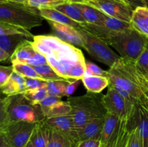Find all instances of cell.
Returning a JSON list of instances; mask_svg holds the SVG:
<instances>
[{
    "label": "cell",
    "mask_w": 148,
    "mask_h": 147,
    "mask_svg": "<svg viewBox=\"0 0 148 147\" xmlns=\"http://www.w3.org/2000/svg\"><path fill=\"white\" fill-rule=\"evenodd\" d=\"M103 95L88 92L78 97H69L67 102L71 106L69 115L78 130L90 120L102 118L107 111L103 103Z\"/></svg>",
    "instance_id": "obj_1"
},
{
    "label": "cell",
    "mask_w": 148,
    "mask_h": 147,
    "mask_svg": "<svg viewBox=\"0 0 148 147\" xmlns=\"http://www.w3.org/2000/svg\"><path fill=\"white\" fill-rule=\"evenodd\" d=\"M105 41L121 58L136 61L148 43V37L132 27L121 31H113Z\"/></svg>",
    "instance_id": "obj_2"
},
{
    "label": "cell",
    "mask_w": 148,
    "mask_h": 147,
    "mask_svg": "<svg viewBox=\"0 0 148 147\" xmlns=\"http://www.w3.org/2000/svg\"><path fill=\"white\" fill-rule=\"evenodd\" d=\"M43 18L39 10L26 4L6 2L0 3V22L23 27L30 31L33 27L42 24Z\"/></svg>",
    "instance_id": "obj_3"
},
{
    "label": "cell",
    "mask_w": 148,
    "mask_h": 147,
    "mask_svg": "<svg viewBox=\"0 0 148 147\" xmlns=\"http://www.w3.org/2000/svg\"><path fill=\"white\" fill-rule=\"evenodd\" d=\"M32 43L35 50L46 58L56 61L84 60L80 49L63 41L55 35H36Z\"/></svg>",
    "instance_id": "obj_4"
},
{
    "label": "cell",
    "mask_w": 148,
    "mask_h": 147,
    "mask_svg": "<svg viewBox=\"0 0 148 147\" xmlns=\"http://www.w3.org/2000/svg\"><path fill=\"white\" fill-rule=\"evenodd\" d=\"M45 119L39 105L30 102L23 94L10 96L8 122H38Z\"/></svg>",
    "instance_id": "obj_5"
},
{
    "label": "cell",
    "mask_w": 148,
    "mask_h": 147,
    "mask_svg": "<svg viewBox=\"0 0 148 147\" xmlns=\"http://www.w3.org/2000/svg\"><path fill=\"white\" fill-rule=\"evenodd\" d=\"M77 31L82 38L83 48L91 57L110 68L115 66L121 56L116 53L105 41L82 27L77 29Z\"/></svg>",
    "instance_id": "obj_6"
},
{
    "label": "cell",
    "mask_w": 148,
    "mask_h": 147,
    "mask_svg": "<svg viewBox=\"0 0 148 147\" xmlns=\"http://www.w3.org/2000/svg\"><path fill=\"white\" fill-rule=\"evenodd\" d=\"M36 122L18 121L10 122L0 136L3 147H25L30 141Z\"/></svg>",
    "instance_id": "obj_7"
},
{
    "label": "cell",
    "mask_w": 148,
    "mask_h": 147,
    "mask_svg": "<svg viewBox=\"0 0 148 147\" xmlns=\"http://www.w3.org/2000/svg\"><path fill=\"white\" fill-rule=\"evenodd\" d=\"M85 4L101 10L110 17L131 23L134 10L130 1L116 0H95L87 1Z\"/></svg>",
    "instance_id": "obj_8"
},
{
    "label": "cell",
    "mask_w": 148,
    "mask_h": 147,
    "mask_svg": "<svg viewBox=\"0 0 148 147\" xmlns=\"http://www.w3.org/2000/svg\"><path fill=\"white\" fill-rule=\"evenodd\" d=\"M46 125L52 130L57 131L67 136L75 144L77 145L78 129L75 126L69 114L60 116L51 117L44 119Z\"/></svg>",
    "instance_id": "obj_9"
},
{
    "label": "cell",
    "mask_w": 148,
    "mask_h": 147,
    "mask_svg": "<svg viewBox=\"0 0 148 147\" xmlns=\"http://www.w3.org/2000/svg\"><path fill=\"white\" fill-rule=\"evenodd\" d=\"M102 99L107 112L116 115L120 119L127 117V108L124 98L110 84L106 94L103 95Z\"/></svg>",
    "instance_id": "obj_10"
},
{
    "label": "cell",
    "mask_w": 148,
    "mask_h": 147,
    "mask_svg": "<svg viewBox=\"0 0 148 147\" xmlns=\"http://www.w3.org/2000/svg\"><path fill=\"white\" fill-rule=\"evenodd\" d=\"M45 118L60 116L69 114L71 106L69 102H64L60 97L49 95L39 103Z\"/></svg>",
    "instance_id": "obj_11"
},
{
    "label": "cell",
    "mask_w": 148,
    "mask_h": 147,
    "mask_svg": "<svg viewBox=\"0 0 148 147\" xmlns=\"http://www.w3.org/2000/svg\"><path fill=\"white\" fill-rule=\"evenodd\" d=\"M48 22L50 24L55 36L75 47L83 48V43L78 33L77 29H75L72 26L55 22Z\"/></svg>",
    "instance_id": "obj_12"
},
{
    "label": "cell",
    "mask_w": 148,
    "mask_h": 147,
    "mask_svg": "<svg viewBox=\"0 0 148 147\" xmlns=\"http://www.w3.org/2000/svg\"><path fill=\"white\" fill-rule=\"evenodd\" d=\"M130 133L127 117L121 118L111 138L105 144H101V147H126Z\"/></svg>",
    "instance_id": "obj_13"
},
{
    "label": "cell",
    "mask_w": 148,
    "mask_h": 147,
    "mask_svg": "<svg viewBox=\"0 0 148 147\" xmlns=\"http://www.w3.org/2000/svg\"><path fill=\"white\" fill-rule=\"evenodd\" d=\"M104 118L90 120L78 130V142L87 140H101Z\"/></svg>",
    "instance_id": "obj_14"
},
{
    "label": "cell",
    "mask_w": 148,
    "mask_h": 147,
    "mask_svg": "<svg viewBox=\"0 0 148 147\" xmlns=\"http://www.w3.org/2000/svg\"><path fill=\"white\" fill-rule=\"evenodd\" d=\"M25 91V77L14 71L9 80L0 88V92L6 96L23 94Z\"/></svg>",
    "instance_id": "obj_15"
},
{
    "label": "cell",
    "mask_w": 148,
    "mask_h": 147,
    "mask_svg": "<svg viewBox=\"0 0 148 147\" xmlns=\"http://www.w3.org/2000/svg\"><path fill=\"white\" fill-rule=\"evenodd\" d=\"M29 38L30 37L23 34L3 35H0V47L11 56L16 48Z\"/></svg>",
    "instance_id": "obj_16"
},
{
    "label": "cell",
    "mask_w": 148,
    "mask_h": 147,
    "mask_svg": "<svg viewBox=\"0 0 148 147\" xmlns=\"http://www.w3.org/2000/svg\"><path fill=\"white\" fill-rule=\"evenodd\" d=\"M39 12L41 17L48 21L55 22L72 26L75 29H79L81 27L80 24L74 21L73 20L56 10V9H42V10H39Z\"/></svg>",
    "instance_id": "obj_17"
},
{
    "label": "cell",
    "mask_w": 148,
    "mask_h": 147,
    "mask_svg": "<svg viewBox=\"0 0 148 147\" xmlns=\"http://www.w3.org/2000/svg\"><path fill=\"white\" fill-rule=\"evenodd\" d=\"M82 12L87 23L102 26L106 14L101 10L86 4L74 3Z\"/></svg>",
    "instance_id": "obj_18"
},
{
    "label": "cell",
    "mask_w": 148,
    "mask_h": 147,
    "mask_svg": "<svg viewBox=\"0 0 148 147\" xmlns=\"http://www.w3.org/2000/svg\"><path fill=\"white\" fill-rule=\"evenodd\" d=\"M49 136V128L44 120L36 122L30 141L36 147H46Z\"/></svg>",
    "instance_id": "obj_19"
},
{
    "label": "cell",
    "mask_w": 148,
    "mask_h": 147,
    "mask_svg": "<svg viewBox=\"0 0 148 147\" xmlns=\"http://www.w3.org/2000/svg\"><path fill=\"white\" fill-rule=\"evenodd\" d=\"M33 46L32 41L29 40H26L24 43L18 46L14 50V53L10 56V61L12 63H25L28 59L33 57L36 53Z\"/></svg>",
    "instance_id": "obj_20"
},
{
    "label": "cell",
    "mask_w": 148,
    "mask_h": 147,
    "mask_svg": "<svg viewBox=\"0 0 148 147\" xmlns=\"http://www.w3.org/2000/svg\"><path fill=\"white\" fill-rule=\"evenodd\" d=\"M82 81L85 87L88 90V92L90 93H101L109 85V80L106 76L85 74Z\"/></svg>",
    "instance_id": "obj_21"
},
{
    "label": "cell",
    "mask_w": 148,
    "mask_h": 147,
    "mask_svg": "<svg viewBox=\"0 0 148 147\" xmlns=\"http://www.w3.org/2000/svg\"><path fill=\"white\" fill-rule=\"evenodd\" d=\"M119 120L120 118L118 116L110 112H107L104 117L103 125L101 136V144H105L111 138L118 126Z\"/></svg>",
    "instance_id": "obj_22"
},
{
    "label": "cell",
    "mask_w": 148,
    "mask_h": 147,
    "mask_svg": "<svg viewBox=\"0 0 148 147\" xmlns=\"http://www.w3.org/2000/svg\"><path fill=\"white\" fill-rule=\"evenodd\" d=\"M54 9L64 14L68 17L73 20L74 21L77 22L79 24L86 22V20L84 18L82 12L74 3L69 2L67 1L63 4H60V5L57 6Z\"/></svg>",
    "instance_id": "obj_23"
},
{
    "label": "cell",
    "mask_w": 148,
    "mask_h": 147,
    "mask_svg": "<svg viewBox=\"0 0 148 147\" xmlns=\"http://www.w3.org/2000/svg\"><path fill=\"white\" fill-rule=\"evenodd\" d=\"M49 127V126H48ZM67 136L49 128V136L46 147H76Z\"/></svg>",
    "instance_id": "obj_24"
},
{
    "label": "cell",
    "mask_w": 148,
    "mask_h": 147,
    "mask_svg": "<svg viewBox=\"0 0 148 147\" xmlns=\"http://www.w3.org/2000/svg\"><path fill=\"white\" fill-rule=\"evenodd\" d=\"M137 127L143 147H148V116L144 110L138 105Z\"/></svg>",
    "instance_id": "obj_25"
},
{
    "label": "cell",
    "mask_w": 148,
    "mask_h": 147,
    "mask_svg": "<svg viewBox=\"0 0 148 147\" xmlns=\"http://www.w3.org/2000/svg\"><path fill=\"white\" fill-rule=\"evenodd\" d=\"M70 82L66 80H54L47 82V89L49 95L56 97L67 96L66 90Z\"/></svg>",
    "instance_id": "obj_26"
},
{
    "label": "cell",
    "mask_w": 148,
    "mask_h": 147,
    "mask_svg": "<svg viewBox=\"0 0 148 147\" xmlns=\"http://www.w3.org/2000/svg\"><path fill=\"white\" fill-rule=\"evenodd\" d=\"M33 67L36 71V72L40 75V77L46 82L54 80H65L59 75H58V74L53 70V68L49 63L33 66Z\"/></svg>",
    "instance_id": "obj_27"
},
{
    "label": "cell",
    "mask_w": 148,
    "mask_h": 147,
    "mask_svg": "<svg viewBox=\"0 0 148 147\" xmlns=\"http://www.w3.org/2000/svg\"><path fill=\"white\" fill-rule=\"evenodd\" d=\"M23 95L33 104L39 105V103L49 95L47 84L37 89L25 91Z\"/></svg>",
    "instance_id": "obj_28"
},
{
    "label": "cell",
    "mask_w": 148,
    "mask_h": 147,
    "mask_svg": "<svg viewBox=\"0 0 148 147\" xmlns=\"http://www.w3.org/2000/svg\"><path fill=\"white\" fill-rule=\"evenodd\" d=\"M102 26H104L111 31H121V30H126V29H129L132 27L131 23L110 17L107 14L105 15V18H104V21Z\"/></svg>",
    "instance_id": "obj_29"
},
{
    "label": "cell",
    "mask_w": 148,
    "mask_h": 147,
    "mask_svg": "<svg viewBox=\"0 0 148 147\" xmlns=\"http://www.w3.org/2000/svg\"><path fill=\"white\" fill-rule=\"evenodd\" d=\"M10 103V96L0 98V136L8 125V106Z\"/></svg>",
    "instance_id": "obj_30"
},
{
    "label": "cell",
    "mask_w": 148,
    "mask_h": 147,
    "mask_svg": "<svg viewBox=\"0 0 148 147\" xmlns=\"http://www.w3.org/2000/svg\"><path fill=\"white\" fill-rule=\"evenodd\" d=\"M13 70L14 72L19 74L24 77L28 78H38L42 79L40 75L36 72V71L33 69V67L30 65L24 63H12Z\"/></svg>",
    "instance_id": "obj_31"
},
{
    "label": "cell",
    "mask_w": 148,
    "mask_h": 147,
    "mask_svg": "<svg viewBox=\"0 0 148 147\" xmlns=\"http://www.w3.org/2000/svg\"><path fill=\"white\" fill-rule=\"evenodd\" d=\"M66 1L67 0H27L26 4L38 10L54 9Z\"/></svg>",
    "instance_id": "obj_32"
},
{
    "label": "cell",
    "mask_w": 148,
    "mask_h": 147,
    "mask_svg": "<svg viewBox=\"0 0 148 147\" xmlns=\"http://www.w3.org/2000/svg\"><path fill=\"white\" fill-rule=\"evenodd\" d=\"M10 34H23L32 38L34 37L29 30H25L23 27L0 22V35Z\"/></svg>",
    "instance_id": "obj_33"
},
{
    "label": "cell",
    "mask_w": 148,
    "mask_h": 147,
    "mask_svg": "<svg viewBox=\"0 0 148 147\" xmlns=\"http://www.w3.org/2000/svg\"><path fill=\"white\" fill-rule=\"evenodd\" d=\"M131 24L133 28L148 37V26L140 13L135 10H134L132 16Z\"/></svg>",
    "instance_id": "obj_34"
},
{
    "label": "cell",
    "mask_w": 148,
    "mask_h": 147,
    "mask_svg": "<svg viewBox=\"0 0 148 147\" xmlns=\"http://www.w3.org/2000/svg\"><path fill=\"white\" fill-rule=\"evenodd\" d=\"M134 63L142 74H148V43Z\"/></svg>",
    "instance_id": "obj_35"
},
{
    "label": "cell",
    "mask_w": 148,
    "mask_h": 147,
    "mask_svg": "<svg viewBox=\"0 0 148 147\" xmlns=\"http://www.w3.org/2000/svg\"><path fill=\"white\" fill-rule=\"evenodd\" d=\"M126 147H143L137 126L130 131Z\"/></svg>",
    "instance_id": "obj_36"
},
{
    "label": "cell",
    "mask_w": 148,
    "mask_h": 147,
    "mask_svg": "<svg viewBox=\"0 0 148 147\" xmlns=\"http://www.w3.org/2000/svg\"><path fill=\"white\" fill-rule=\"evenodd\" d=\"M47 84V82L43 79H38V78H28L25 77V89L32 90L37 89Z\"/></svg>",
    "instance_id": "obj_37"
},
{
    "label": "cell",
    "mask_w": 148,
    "mask_h": 147,
    "mask_svg": "<svg viewBox=\"0 0 148 147\" xmlns=\"http://www.w3.org/2000/svg\"><path fill=\"white\" fill-rule=\"evenodd\" d=\"M85 74L92 75V76H106V71L101 69L95 63L88 62L86 63V70Z\"/></svg>",
    "instance_id": "obj_38"
},
{
    "label": "cell",
    "mask_w": 148,
    "mask_h": 147,
    "mask_svg": "<svg viewBox=\"0 0 148 147\" xmlns=\"http://www.w3.org/2000/svg\"><path fill=\"white\" fill-rule=\"evenodd\" d=\"M13 71L12 66H4L0 65V88L9 80Z\"/></svg>",
    "instance_id": "obj_39"
},
{
    "label": "cell",
    "mask_w": 148,
    "mask_h": 147,
    "mask_svg": "<svg viewBox=\"0 0 148 147\" xmlns=\"http://www.w3.org/2000/svg\"><path fill=\"white\" fill-rule=\"evenodd\" d=\"M25 63H27V64L30 65L32 66H39V65L46 64V63H48V61L46 56H43L41 53H38V52H36V54L33 57L30 58V59H28Z\"/></svg>",
    "instance_id": "obj_40"
},
{
    "label": "cell",
    "mask_w": 148,
    "mask_h": 147,
    "mask_svg": "<svg viewBox=\"0 0 148 147\" xmlns=\"http://www.w3.org/2000/svg\"><path fill=\"white\" fill-rule=\"evenodd\" d=\"M101 140H87L80 141L77 144L76 147H101Z\"/></svg>",
    "instance_id": "obj_41"
},
{
    "label": "cell",
    "mask_w": 148,
    "mask_h": 147,
    "mask_svg": "<svg viewBox=\"0 0 148 147\" xmlns=\"http://www.w3.org/2000/svg\"><path fill=\"white\" fill-rule=\"evenodd\" d=\"M137 103H138V105L144 110V111L145 112V113L147 114L148 116V99L143 95L142 92L141 94H140V97L137 99Z\"/></svg>",
    "instance_id": "obj_42"
},
{
    "label": "cell",
    "mask_w": 148,
    "mask_h": 147,
    "mask_svg": "<svg viewBox=\"0 0 148 147\" xmlns=\"http://www.w3.org/2000/svg\"><path fill=\"white\" fill-rule=\"evenodd\" d=\"M134 10H137L140 13V15L143 17L145 22V23L148 26V8L145 7V6H138Z\"/></svg>",
    "instance_id": "obj_43"
},
{
    "label": "cell",
    "mask_w": 148,
    "mask_h": 147,
    "mask_svg": "<svg viewBox=\"0 0 148 147\" xmlns=\"http://www.w3.org/2000/svg\"><path fill=\"white\" fill-rule=\"evenodd\" d=\"M78 82H79V81H75V82H70V83L69 84V85H68L67 86V90H66L67 97L70 96V95L75 92V90L77 89V87L78 86Z\"/></svg>",
    "instance_id": "obj_44"
},
{
    "label": "cell",
    "mask_w": 148,
    "mask_h": 147,
    "mask_svg": "<svg viewBox=\"0 0 148 147\" xmlns=\"http://www.w3.org/2000/svg\"><path fill=\"white\" fill-rule=\"evenodd\" d=\"M10 55H9L8 53H6V52L0 47V62L8 60V59H10Z\"/></svg>",
    "instance_id": "obj_45"
},
{
    "label": "cell",
    "mask_w": 148,
    "mask_h": 147,
    "mask_svg": "<svg viewBox=\"0 0 148 147\" xmlns=\"http://www.w3.org/2000/svg\"><path fill=\"white\" fill-rule=\"evenodd\" d=\"M95 1V0H68V1L72 3H82V4H85L87 1Z\"/></svg>",
    "instance_id": "obj_46"
},
{
    "label": "cell",
    "mask_w": 148,
    "mask_h": 147,
    "mask_svg": "<svg viewBox=\"0 0 148 147\" xmlns=\"http://www.w3.org/2000/svg\"><path fill=\"white\" fill-rule=\"evenodd\" d=\"M7 1H10V2H14V3H20V4H26L27 0H7Z\"/></svg>",
    "instance_id": "obj_47"
},
{
    "label": "cell",
    "mask_w": 148,
    "mask_h": 147,
    "mask_svg": "<svg viewBox=\"0 0 148 147\" xmlns=\"http://www.w3.org/2000/svg\"><path fill=\"white\" fill-rule=\"evenodd\" d=\"M140 1H141L142 3L144 4L143 6H145V7L148 8V0H140Z\"/></svg>",
    "instance_id": "obj_48"
},
{
    "label": "cell",
    "mask_w": 148,
    "mask_h": 147,
    "mask_svg": "<svg viewBox=\"0 0 148 147\" xmlns=\"http://www.w3.org/2000/svg\"><path fill=\"white\" fill-rule=\"evenodd\" d=\"M25 147H36V146H35L33 145V144H32V143L30 142V141H29L28 143H27V144H26V146Z\"/></svg>",
    "instance_id": "obj_49"
},
{
    "label": "cell",
    "mask_w": 148,
    "mask_h": 147,
    "mask_svg": "<svg viewBox=\"0 0 148 147\" xmlns=\"http://www.w3.org/2000/svg\"><path fill=\"white\" fill-rule=\"evenodd\" d=\"M143 75L145 76V79L148 81V74H143Z\"/></svg>",
    "instance_id": "obj_50"
},
{
    "label": "cell",
    "mask_w": 148,
    "mask_h": 147,
    "mask_svg": "<svg viewBox=\"0 0 148 147\" xmlns=\"http://www.w3.org/2000/svg\"><path fill=\"white\" fill-rule=\"evenodd\" d=\"M0 147H3L2 146V141H1V137H0Z\"/></svg>",
    "instance_id": "obj_51"
},
{
    "label": "cell",
    "mask_w": 148,
    "mask_h": 147,
    "mask_svg": "<svg viewBox=\"0 0 148 147\" xmlns=\"http://www.w3.org/2000/svg\"><path fill=\"white\" fill-rule=\"evenodd\" d=\"M116 1H129V0H116Z\"/></svg>",
    "instance_id": "obj_52"
},
{
    "label": "cell",
    "mask_w": 148,
    "mask_h": 147,
    "mask_svg": "<svg viewBox=\"0 0 148 147\" xmlns=\"http://www.w3.org/2000/svg\"><path fill=\"white\" fill-rule=\"evenodd\" d=\"M6 1H7V0H0V3H1V2H6Z\"/></svg>",
    "instance_id": "obj_53"
},
{
    "label": "cell",
    "mask_w": 148,
    "mask_h": 147,
    "mask_svg": "<svg viewBox=\"0 0 148 147\" xmlns=\"http://www.w3.org/2000/svg\"><path fill=\"white\" fill-rule=\"evenodd\" d=\"M67 1H68V0H67Z\"/></svg>",
    "instance_id": "obj_54"
}]
</instances>
